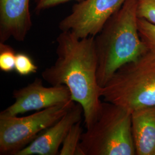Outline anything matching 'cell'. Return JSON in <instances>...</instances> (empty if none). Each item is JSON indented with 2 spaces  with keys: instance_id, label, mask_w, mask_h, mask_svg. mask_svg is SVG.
<instances>
[{
  "instance_id": "6da1fadb",
  "label": "cell",
  "mask_w": 155,
  "mask_h": 155,
  "mask_svg": "<svg viewBox=\"0 0 155 155\" xmlns=\"http://www.w3.org/2000/svg\"><path fill=\"white\" fill-rule=\"evenodd\" d=\"M94 38L80 39L70 31H61L56 38L55 61L41 72L43 79L51 86L68 88L72 100L83 108L86 128L97 121L102 104Z\"/></svg>"
},
{
  "instance_id": "7a4b0ae2",
  "label": "cell",
  "mask_w": 155,
  "mask_h": 155,
  "mask_svg": "<svg viewBox=\"0 0 155 155\" xmlns=\"http://www.w3.org/2000/svg\"><path fill=\"white\" fill-rule=\"evenodd\" d=\"M94 39L97 79L102 87L118 69L147 51L139 34L137 1L127 0Z\"/></svg>"
},
{
  "instance_id": "3957f363",
  "label": "cell",
  "mask_w": 155,
  "mask_h": 155,
  "mask_svg": "<svg viewBox=\"0 0 155 155\" xmlns=\"http://www.w3.org/2000/svg\"><path fill=\"white\" fill-rule=\"evenodd\" d=\"M104 101L132 114L155 105V52L147 51L137 59L121 67L100 90Z\"/></svg>"
},
{
  "instance_id": "277c9868",
  "label": "cell",
  "mask_w": 155,
  "mask_h": 155,
  "mask_svg": "<svg viewBox=\"0 0 155 155\" xmlns=\"http://www.w3.org/2000/svg\"><path fill=\"white\" fill-rule=\"evenodd\" d=\"M79 146L84 155H136L131 114L118 106L102 102L99 116L82 133Z\"/></svg>"
},
{
  "instance_id": "5b68a950",
  "label": "cell",
  "mask_w": 155,
  "mask_h": 155,
  "mask_svg": "<svg viewBox=\"0 0 155 155\" xmlns=\"http://www.w3.org/2000/svg\"><path fill=\"white\" fill-rule=\"evenodd\" d=\"M76 104L71 101L54 106L27 116L0 113V154L15 155L40 133L64 116Z\"/></svg>"
},
{
  "instance_id": "8992f818",
  "label": "cell",
  "mask_w": 155,
  "mask_h": 155,
  "mask_svg": "<svg viewBox=\"0 0 155 155\" xmlns=\"http://www.w3.org/2000/svg\"><path fill=\"white\" fill-rule=\"evenodd\" d=\"M127 0H82L73 6L59 24L61 31H70L80 39L96 36L111 17Z\"/></svg>"
},
{
  "instance_id": "52a82bcc",
  "label": "cell",
  "mask_w": 155,
  "mask_h": 155,
  "mask_svg": "<svg viewBox=\"0 0 155 155\" xmlns=\"http://www.w3.org/2000/svg\"><path fill=\"white\" fill-rule=\"evenodd\" d=\"M13 97L14 103L1 113L9 116H18L73 101L66 86L46 87L43 84V80L38 78L27 86L15 90Z\"/></svg>"
},
{
  "instance_id": "ba28073f",
  "label": "cell",
  "mask_w": 155,
  "mask_h": 155,
  "mask_svg": "<svg viewBox=\"0 0 155 155\" xmlns=\"http://www.w3.org/2000/svg\"><path fill=\"white\" fill-rule=\"evenodd\" d=\"M83 110L77 103L66 114L54 124L40 133L27 147L15 155H57L59 148L70 129L82 120Z\"/></svg>"
},
{
  "instance_id": "9c48e42d",
  "label": "cell",
  "mask_w": 155,
  "mask_h": 155,
  "mask_svg": "<svg viewBox=\"0 0 155 155\" xmlns=\"http://www.w3.org/2000/svg\"><path fill=\"white\" fill-rule=\"evenodd\" d=\"M30 0H0V43L25 40L32 26Z\"/></svg>"
},
{
  "instance_id": "30bf717a",
  "label": "cell",
  "mask_w": 155,
  "mask_h": 155,
  "mask_svg": "<svg viewBox=\"0 0 155 155\" xmlns=\"http://www.w3.org/2000/svg\"><path fill=\"white\" fill-rule=\"evenodd\" d=\"M131 120L136 155H155V105L134 111Z\"/></svg>"
},
{
  "instance_id": "8fae6325",
  "label": "cell",
  "mask_w": 155,
  "mask_h": 155,
  "mask_svg": "<svg viewBox=\"0 0 155 155\" xmlns=\"http://www.w3.org/2000/svg\"><path fill=\"white\" fill-rule=\"evenodd\" d=\"M82 120L75 124L67 133L64 140L59 155H84L79 144L83 132Z\"/></svg>"
},
{
  "instance_id": "7c38bea8",
  "label": "cell",
  "mask_w": 155,
  "mask_h": 155,
  "mask_svg": "<svg viewBox=\"0 0 155 155\" xmlns=\"http://www.w3.org/2000/svg\"><path fill=\"white\" fill-rule=\"evenodd\" d=\"M140 36L147 50L155 52V25L138 18Z\"/></svg>"
},
{
  "instance_id": "4fadbf2b",
  "label": "cell",
  "mask_w": 155,
  "mask_h": 155,
  "mask_svg": "<svg viewBox=\"0 0 155 155\" xmlns=\"http://www.w3.org/2000/svg\"><path fill=\"white\" fill-rule=\"evenodd\" d=\"M16 52L5 43H0V70L5 72H10L15 70L16 58Z\"/></svg>"
},
{
  "instance_id": "5bb4252c",
  "label": "cell",
  "mask_w": 155,
  "mask_h": 155,
  "mask_svg": "<svg viewBox=\"0 0 155 155\" xmlns=\"http://www.w3.org/2000/svg\"><path fill=\"white\" fill-rule=\"evenodd\" d=\"M15 70L21 76H27L37 72L38 66L29 56L24 53H17Z\"/></svg>"
},
{
  "instance_id": "9a60e30c",
  "label": "cell",
  "mask_w": 155,
  "mask_h": 155,
  "mask_svg": "<svg viewBox=\"0 0 155 155\" xmlns=\"http://www.w3.org/2000/svg\"><path fill=\"white\" fill-rule=\"evenodd\" d=\"M136 1L138 18L155 25V0Z\"/></svg>"
},
{
  "instance_id": "2e32d148",
  "label": "cell",
  "mask_w": 155,
  "mask_h": 155,
  "mask_svg": "<svg viewBox=\"0 0 155 155\" xmlns=\"http://www.w3.org/2000/svg\"><path fill=\"white\" fill-rule=\"evenodd\" d=\"M71 1L79 2L82 0H35V11L37 14H39L47 9Z\"/></svg>"
}]
</instances>
